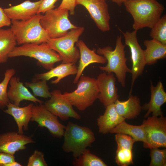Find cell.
Wrapping results in <instances>:
<instances>
[{"mask_svg": "<svg viewBox=\"0 0 166 166\" xmlns=\"http://www.w3.org/2000/svg\"><path fill=\"white\" fill-rule=\"evenodd\" d=\"M57 117L44 104L33 105L30 121L36 122L41 127L47 128L53 137L61 138L63 136L65 126L60 122Z\"/></svg>", "mask_w": 166, "mask_h": 166, "instance_id": "obj_11", "label": "cell"}, {"mask_svg": "<svg viewBox=\"0 0 166 166\" xmlns=\"http://www.w3.org/2000/svg\"><path fill=\"white\" fill-rule=\"evenodd\" d=\"M151 98L148 103L142 107V109L147 111L144 115L147 117L152 113V116L158 117L163 115L161 110V106L166 102V93L162 83L160 80L156 85L154 86L151 81Z\"/></svg>", "mask_w": 166, "mask_h": 166, "instance_id": "obj_18", "label": "cell"}, {"mask_svg": "<svg viewBox=\"0 0 166 166\" xmlns=\"http://www.w3.org/2000/svg\"><path fill=\"white\" fill-rule=\"evenodd\" d=\"M109 132L128 135L133 138L136 142L142 141L144 143L145 141V131L142 124L139 125H132L124 121L111 129Z\"/></svg>", "mask_w": 166, "mask_h": 166, "instance_id": "obj_26", "label": "cell"}, {"mask_svg": "<svg viewBox=\"0 0 166 166\" xmlns=\"http://www.w3.org/2000/svg\"><path fill=\"white\" fill-rule=\"evenodd\" d=\"M96 80L99 91L97 99L105 108L114 104L118 99V95L116 78L113 73L105 72L100 73Z\"/></svg>", "mask_w": 166, "mask_h": 166, "instance_id": "obj_14", "label": "cell"}, {"mask_svg": "<svg viewBox=\"0 0 166 166\" xmlns=\"http://www.w3.org/2000/svg\"><path fill=\"white\" fill-rule=\"evenodd\" d=\"M21 166L22 165L15 160L6 165V166Z\"/></svg>", "mask_w": 166, "mask_h": 166, "instance_id": "obj_40", "label": "cell"}, {"mask_svg": "<svg viewBox=\"0 0 166 166\" xmlns=\"http://www.w3.org/2000/svg\"><path fill=\"white\" fill-rule=\"evenodd\" d=\"M151 160L150 166H166V149L155 148L150 149Z\"/></svg>", "mask_w": 166, "mask_h": 166, "instance_id": "obj_32", "label": "cell"}, {"mask_svg": "<svg viewBox=\"0 0 166 166\" xmlns=\"http://www.w3.org/2000/svg\"><path fill=\"white\" fill-rule=\"evenodd\" d=\"M74 159L73 164L75 166H107L101 159L92 154L88 149Z\"/></svg>", "mask_w": 166, "mask_h": 166, "instance_id": "obj_27", "label": "cell"}, {"mask_svg": "<svg viewBox=\"0 0 166 166\" xmlns=\"http://www.w3.org/2000/svg\"><path fill=\"white\" fill-rule=\"evenodd\" d=\"M84 30L83 27H78L69 31L60 37L49 38L47 42L49 47L61 57L62 63L75 64L80 58L79 49L75 46Z\"/></svg>", "mask_w": 166, "mask_h": 166, "instance_id": "obj_7", "label": "cell"}, {"mask_svg": "<svg viewBox=\"0 0 166 166\" xmlns=\"http://www.w3.org/2000/svg\"><path fill=\"white\" fill-rule=\"evenodd\" d=\"M106 0H76V5L84 6L91 18L101 31L105 32L110 29V17Z\"/></svg>", "mask_w": 166, "mask_h": 166, "instance_id": "obj_12", "label": "cell"}, {"mask_svg": "<svg viewBox=\"0 0 166 166\" xmlns=\"http://www.w3.org/2000/svg\"><path fill=\"white\" fill-rule=\"evenodd\" d=\"M17 43L10 29H0V64L6 62Z\"/></svg>", "mask_w": 166, "mask_h": 166, "instance_id": "obj_25", "label": "cell"}, {"mask_svg": "<svg viewBox=\"0 0 166 166\" xmlns=\"http://www.w3.org/2000/svg\"><path fill=\"white\" fill-rule=\"evenodd\" d=\"M144 120L143 125L145 131V141L143 143L146 148L166 147V118L163 115L148 116Z\"/></svg>", "mask_w": 166, "mask_h": 166, "instance_id": "obj_9", "label": "cell"}, {"mask_svg": "<svg viewBox=\"0 0 166 166\" xmlns=\"http://www.w3.org/2000/svg\"><path fill=\"white\" fill-rule=\"evenodd\" d=\"M77 71V67L75 64L61 63L47 72L36 74L32 81L39 80L47 81L56 77V78L51 81L52 84H56L59 83L62 79L67 76L76 74Z\"/></svg>", "mask_w": 166, "mask_h": 166, "instance_id": "obj_21", "label": "cell"}, {"mask_svg": "<svg viewBox=\"0 0 166 166\" xmlns=\"http://www.w3.org/2000/svg\"><path fill=\"white\" fill-rule=\"evenodd\" d=\"M69 12L67 9L57 8L49 10L42 15L40 23L49 38L61 37L69 30L78 27L70 21Z\"/></svg>", "mask_w": 166, "mask_h": 166, "instance_id": "obj_8", "label": "cell"}, {"mask_svg": "<svg viewBox=\"0 0 166 166\" xmlns=\"http://www.w3.org/2000/svg\"><path fill=\"white\" fill-rule=\"evenodd\" d=\"M11 24V20L5 13L3 9L0 7V29L3 27L10 26Z\"/></svg>", "mask_w": 166, "mask_h": 166, "instance_id": "obj_38", "label": "cell"}, {"mask_svg": "<svg viewBox=\"0 0 166 166\" xmlns=\"http://www.w3.org/2000/svg\"><path fill=\"white\" fill-rule=\"evenodd\" d=\"M14 161V155L0 152V166H6L8 164Z\"/></svg>", "mask_w": 166, "mask_h": 166, "instance_id": "obj_37", "label": "cell"}, {"mask_svg": "<svg viewBox=\"0 0 166 166\" xmlns=\"http://www.w3.org/2000/svg\"><path fill=\"white\" fill-rule=\"evenodd\" d=\"M16 72L13 68L8 69L5 71L4 78L0 83V108L6 106L10 101L8 97L7 87L11 78Z\"/></svg>", "mask_w": 166, "mask_h": 166, "instance_id": "obj_28", "label": "cell"}, {"mask_svg": "<svg viewBox=\"0 0 166 166\" xmlns=\"http://www.w3.org/2000/svg\"><path fill=\"white\" fill-rule=\"evenodd\" d=\"M21 56L36 59L38 65L49 70L54 67L55 63L62 61L60 55L51 49L46 42L39 44H26L15 46L8 57L12 58Z\"/></svg>", "mask_w": 166, "mask_h": 166, "instance_id": "obj_5", "label": "cell"}, {"mask_svg": "<svg viewBox=\"0 0 166 166\" xmlns=\"http://www.w3.org/2000/svg\"><path fill=\"white\" fill-rule=\"evenodd\" d=\"M7 94L10 101L15 105L19 106L23 100L30 101L36 104H42L43 101L32 94L25 86L19 78L13 76L10 82Z\"/></svg>", "mask_w": 166, "mask_h": 166, "instance_id": "obj_17", "label": "cell"}, {"mask_svg": "<svg viewBox=\"0 0 166 166\" xmlns=\"http://www.w3.org/2000/svg\"><path fill=\"white\" fill-rule=\"evenodd\" d=\"M76 45L79 51L80 60L77 73L73 81L74 84H77L84 70L89 64L94 63L105 64L107 62L104 56L97 53L94 49H90L82 40H78Z\"/></svg>", "mask_w": 166, "mask_h": 166, "instance_id": "obj_16", "label": "cell"}, {"mask_svg": "<svg viewBox=\"0 0 166 166\" xmlns=\"http://www.w3.org/2000/svg\"><path fill=\"white\" fill-rule=\"evenodd\" d=\"M105 108L104 114L97 119L99 132L103 134L109 132L111 129L125 119L118 113L114 103L108 105Z\"/></svg>", "mask_w": 166, "mask_h": 166, "instance_id": "obj_22", "label": "cell"}, {"mask_svg": "<svg viewBox=\"0 0 166 166\" xmlns=\"http://www.w3.org/2000/svg\"><path fill=\"white\" fill-rule=\"evenodd\" d=\"M45 80H39L32 82H26V86L30 88L35 97H38L45 98H49L51 96L49 91V88Z\"/></svg>", "mask_w": 166, "mask_h": 166, "instance_id": "obj_29", "label": "cell"}, {"mask_svg": "<svg viewBox=\"0 0 166 166\" xmlns=\"http://www.w3.org/2000/svg\"><path fill=\"white\" fill-rule=\"evenodd\" d=\"M122 33L125 42V45L129 47L131 53V59L132 62L131 73L132 79L131 87L129 92L131 95L134 82L138 77L142 75L146 65L144 50L140 45L137 38V31L130 32H123Z\"/></svg>", "mask_w": 166, "mask_h": 166, "instance_id": "obj_10", "label": "cell"}, {"mask_svg": "<svg viewBox=\"0 0 166 166\" xmlns=\"http://www.w3.org/2000/svg\"><path fill=\"white\" fill-rule=\"evenodd\" d=\"M124 4L133 18V29L137 31L145 27L151 29L160 19L165 9L156 0H129Z\"/></svg>", "mask_w": 166, "mask_h": 166, "instance_id": "obj_1", "label": "cell"}, {"mask_svg": "<svg viewBox=\"0 0 166 166\" xmlns=\"http://www.w3.org/2000/svg\"><path fill=\"white\" fill-rule=\"evenodd\" d=\"M115 161L120 166H128L133 163L132 150L117 148Z\"/></svg>", "mask_w": 166, "mask_h": 166, "instance_id": "obj_31", "label": "cell"}, {"mask_svg": "<svg viewBox=\"0 0 166 166\" xmlns=\"http://www.w3.org/2000/svg\"><path fill=\"white\" fill-rule=\"evenodd\" d=\"M42 1L32 2L27 0L18 5L4 9L3 11L11 20H26L38 14Z\"/></svg>", "mask_w": 166, "mask_h": 166, "instance_id": "obj_19", "label": "cell"}, {"mask_svg": "<svg viewBox=\"0 0 166 166\" xmlns=\"http://www.w3.org/2000/svg\"><path fill=\"white\" fill-rule=\"evenodd\" d=\"M118 113L124 119H132L139 115L142 109L139 98L137 96L130 95L124 101L118 99L114 103Z\"/></svg>", "mask_w": 166, "mask_h": 166, "instance_id": "obj_23", "label": "cell"}, {"mask_svg": "<svg viewBox=\"0 0 166 166\" xmlns=\"http://www.w3.org/2000/svg\"><path fill=\"white\" fill-rule=\"evenodd\" d=\"M57 0H43L38 14H44L47 11L54 9L55 6L54 4Z\"/></svg>", "mask_w": 166, "mask_h": 166, "instance_id": "obj_36", "label": "cell"}, {"mask_svg": "<svg viewBox=\"0 0 166 166\" xmlns=\"http://www.w3.org/2000/svg\"><path fill=\"white\" fill-rule=\"evenodd\" d=\"M125 46L122 43L120 34L117 36L114 50L110 46H106L98 47L97 51L98 54L104 56L107 61V65L99 66V69L108 73H115L118 81L124 87L126 85V73L131 72L126 64L127 59L125 57Z\"/></svg>", "mask_w": 166, "mask_h": 166, "instance_id": "obj_2", "label": "cell"}, {"mask_svg": "<svg viewBox=\"0 0 166 166\" xmlns=\"http://www.w3.org/2000/svg\"><path fill=\"white\" fill-rule=\"evenodd\" d=\"M76 0H62L57 8L60 9H66L69 11L71 15L75 14V9L76 6Z\"/></svg>", "mask_w": 166, "mask_h": 166, "instance_id": "obj_35", "label": "cell"}, {"mask_svg": "<svg viewBox=\"0 0 166 166\" xmlns=\"http://www.w3.org/2000/svg\"><path fill=\"white\" fill-rule=\"evenodd\" d=\"M33 105L30 104L20 107L9 101L6 106L7 109L4 111L14 117L18 127V132L20 134H23L24 131L28 129L29 123L32 116Z\"/></svg>", "mask_w": 166, "mask_h": 166, "instance_id": "obj_20", "label": "cell"}, {"mask_svg": "<svg viewBox=\"0 0 166 166\" xmlns=\"http://www.w3.org/2000/svg\"><path fill=\"white\" fill-rule=\"evenodd\" d=\"M77 84L76 89L71 92H65L63 95L73 106L83 111L92 105L98 98L99 91L97 80L81 76Z\"/></svg>", "mask_w": 166, "mask_h": 166, "instance_id": "obj_6", "label": "cell"}, {"mask_svg": "<svg viewBox=\"0 0 166 166\" xmlns=\"http://www.w3.org/2000/svg\"><path fill=\"white\" fill-rule=\"evenodd\" d=\"M144 44L146 47L144 52L146 65H153L158 60L166 58V45L154 39L145 40Z\"/></svg>", "mask_w": 166, "mask_h": 166, "instance_id": "obj_24", "label": "cell"}, {"mask_svg": "<svg viewBox=\"0 0 166 166\" xmlns=\"http://www.w3.org/2000/svg\"><path fill=\"white\" fill-rule=\"evenodd\" d=\"M113 2L116 3L119 6H121L122 4L129 0H110Z\"/></svg>", "mask_w": 166, "mask_h": 166, "instance_id": "obj_39", "label": "cell"}, {"mask_svg": "<svg viewBox=\"0 0 166 166\" xmlns=\"http://www.w3.org/2000/svg\"><path fill=\"white\" fill-rule=\"evenodd\" d=\"M31 136L18 132H9L0 134V152L13 155L17 152L26 149V145L34 143Z\"/></svg>", "mask_w": 166, "mask_h": 166, "instance_id": "obj_15", "label": "cell"}, {"mask_svg": "<svg viewBox=\"0 0 166 166\" xmlns=\"http://www.w3.org/2000/svg\"><path fill=\"white\" fill-rule=\"evenodd\" d=\"M115 136L117 148L132 150L135 140L131 136L122 133H117Z\"/></svg>", "mask_w": 166, "mask_h": 166, "instance_id": "obj_33", "label": "cell"}, {"mask_svg": "<svg viewBox=\"0 0 166 166\" xmlns=\"http://www.w3.org/2000/svg\"><path fill=\"white\" fill-rule=\"evenodd\" d=\"M62 148L67 153H72L74 158L84 152L95 140L94 134L89 127L69 121L65 126Z\"/></svg>", "mask_w": 166, "mask_h": 166, "instance_id": "obj_4", "label": "cell"}, {"mask_svg": "<svg viewBox=\"0 0 166 166\" xmlns=\"http://www.w3.org/2000/svg\"><path fill=\"white\" fill-rule=\"evenodd\" d=\"M150 36L166 45V15L164 14L151 29Z\"/></svg>", "mask_w": 166, "mask_h": 166, "instance_id": "obj_30", "label": "cell"}, {"mask_svg": "<svg viewBox=\"0 0 166 166\" xmlns=\"http://www.w3.org/2000/svg\"><path fill=\"white\" fill-rule=\"evenodd\" d=\"M27 165L47 166L48 164L45 159L43 153L38 150H35L29 157Z\"/></svg>", "mask_w": 166, "mask_h": 166, "instance_id": "obj_34", "label": "cell"}, {"mask_svg": "<svg viewBox=\"0 0 166 166\" xmlns=\"http://www.w3.org/2000/svg\"><path fill=\"white\" fill-rule=\"evenodd\" d=\"M51 93V97L44 104L48 110L62 121H66L69 118L81 119V116L75 111L60 90H54Z\"/></svg>", "mask_w": 166, "mask_h": 166, "instance_id": "obj_13", "label": "cell"}, {"mask_svg": "<svg viewBox=\"0 0 166 166\" xmlns=\"http://www.w3.org/2000/svg\"><path fill=\"white\" fill-rule=\"evenodd\" d=\"M42 16L38 14L26 20H11L10 29L18 45L47 42L49 38L41 25Z\"/></svg>", "mask_w": 166, "mask_h": 166, "instance_id": "obj_3", "label": "cell"}]
</instances>
